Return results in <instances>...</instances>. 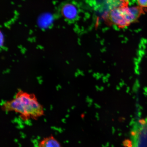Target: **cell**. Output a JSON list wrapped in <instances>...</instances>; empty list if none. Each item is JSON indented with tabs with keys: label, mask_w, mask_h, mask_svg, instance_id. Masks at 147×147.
<instances>
[{
	"label": "cell",
	"mask_w": 147,
	"mask_h": 147,
	"mask_svg": "<svg viewBox=\"0 0 147 147\" xmlns=\"http://www.w3.org/2000/svg\"><path fill=\"white\" fill-rule=\"evenodd\" d=\"M1 109L5 112H15L24 121L37 120L45 115L43 106L35 95L22 90L18 91L13 99L4 102Z\"/></svg>",
	"instance_id": "cell-1"
},
{
	"label": "cell",
	"mask_w": 147,
	"mask_h": 147,
	"mask_svg": "<svg viewBox=\"0 0 147 147\" xmlns=\"http://www.w3.org/2000/svg\"><path fill=\"white\" fill-rule=\"evenodd\" d=\"M128 3V0H121L119 5L112 8L105 15L106 21L119 28H124L136 22L145 13L144 9L140 6L129 7Z\"/></svg>",
	"instance_id": "cell-2"
},
{
	"label": "cell",
	"mask_w": 147,
	"mask_h": 147,
	"mask_svg": "<svg viewBox=\"0 0 147 147\" xmlns=\"http://www.w3.org/2000/svg\"><path fill=\"white\" fill-rule=\"evenodd\" d=\"M60 11L62 17L70 21L76 20L80 13L78 7L71 3H64L61 8Z\"/></svg>",
	"instance_id": "cell-3"
},
{
	"label": "cell",
	"mask_w": 147,
	"mask_h": 147,
	"mask_svg": "<svg viewBox=\"0 0 147 147\" xmlns=\"http://www.w3.org/2000/svg\"><path fill=\"white\" fill-rule=\"evenodd\" d=\"M38 147H62L61 144L54 136L51 135L43 138L38 144Z\"/></svg>",
	"instance_id": "cell-4"
},
{
	"label": "cell",
	"mask_w": 147,
	"mask_h": 147,
	"mask_svg": "<svg viewBox=\"0 0 147 147\" xmlns=\"http://www.w3.org/2000/svg\"><path fill=\"white\" fill-rule=\"evenodd\" d=\"M52 18L51 16L49 14H46L42 16L40 18L39 21V24L42 27H47L52 22Z\"/></svg>",
	"instance_id": "cell-5"
},
{
	"label": "cell",
	"mask_w": 147,
	"mask_h": 147,
	"mask_svg": "<svg viewBox=\"0 0 147 147\" xmlns=\"http://www.w3.org/2000/svg\"><path fill=\"white\" fill-rule=\"evenodd\" d=\"M137 1L140 6L147 8V0H137Z\"/></svg>",
	"instance_id": "cell-6"
}]
</instances>
